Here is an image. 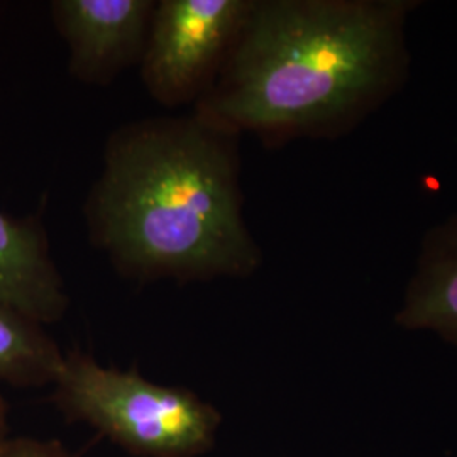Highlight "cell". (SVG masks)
<instances>
[{"label": "cell", "mask_w": 457, "mask_h": 457, "mask_svg": "<svg viewBox=\"0 0 457 457\" xmlns=\"http://www.w3.org/2000/svg\"><path fill=\"white\" fill-rule=\"evenodd\" d=\"M237 137L196 111L134 120L111 134L85 217L92 243L120 275L192 283L258 270Z\"/></svg>", "instance_id": "cell-1"}, {"label": "cell", "mask_w": 457, "mask_h": 457, "mask_svg": "<svg viewBox=\"0 0 457 457\" xmlns=\"http://www.w3.org/2000/svg\"><path fill=\"white\" fill-rule=\"evenodd\" d=\"M407 12L392 0H253L194 111L266 141L334 136L403 75Z\"/></svg>", "instance_id": "cell-2"}, {"label": "cell", "mask_w": 457, "mask_h": 457, "mask_svg": "<svg viewBox=\"0 0 457 457\" xmlns=\"http://www.w3.org/2000/svg\"><path fill=\"white\" fill-rule=\"evenodd\" d=\"M53 386L66 417L137 457L204 456L222 424L220 411L195 393L102 366L82 351L65 354Z\"/></svg>", "instance_id": "cell-3"}, {"label": "cell", "mask_w": 457, "mask_h": 457, "mask_svg": "<svg viewBox=\"0 0 457 457\" xmlns=\"http://www.w3.org/2000/svg\"><path fill=\"white\" fill-rule=\"evenodd\" d=\"M253 0H160L141 58V80L160 105L198 104L212 88Z\"/></svg>", "instance_id": "cell-4"}, {"label": "cell", "mask_w": 457, "mask_h": 457, "mask_svg": "<svg viewBox=\"0 0 457 457\" xmlns=\"http://www.w3.org/2000/svg\"><path fill=\"white\" fill-rule=\"evenodd\" d=\"M154 0H54L51 16L75 80L105 87L141 63Z\"/></svg>", "instance_id": "cell-5"}, {"label": "cell", "mask_w": 457, "mask_h": 457, "mask_svg": "<svg viewBox=\"0 0 457 457\" xmlns=\"http://www.w3.org/2000/svg\"><path fill=\"white\" fill-rule=\"evenodd\" d=\"M0 302L41 326L62 320L68 311L65 281L34 219L0 212Z\"/></svg>", "instance_id": "cell-6"}, {"label": "cell", "mask_w": 457, "mask_h": 457, "mask_svg": "<svg viewBox=\"0 0 457 457\" xmlns=\"http://www.w3.org/2000/svg\"><path fill=\"white\" fill-rule=\"evenodd\" d=\"M395 322L437 334L457 349V217L427 236Z\"/></svg>", "instance_id": "cell-7"}, {"label": "cell", "mask_w": 457, "mask_h": 457, "mask_svg": "<svg viewBox=\"0 0 457 457\" xmlns=\"http://www.w3.org/2000/svg\"><path fill=\"white\" fill-rule=\"evenodd\" d=\"M63 358L41 324L0 302V381L53 385Z\"/></svg>", "instance_id": "cell-8"}, {"label": "cell", "mask_w": 457, "mask_h": 457, "mask_svg": "<svg viewBox=\"0 0 457 457\" xmlns=\"http://www.w3.org/2000/svg\"><path fill=\"white\" fill-rule=\"evenodd\" d=\"M0 457H75L56 442L19 441L2 444Z\"/></svg>", "instance_id": "cell-9"}, {"label": "cell", "mask_w": 457, "mask_h": 457, "mask_svg": "<svg viewBox=\"0 0 457 457\" xmlns=\"http://www.w3.org/2000/svg\"><path fill=\"white\" fill-rule=\"evenodd\" d=\"M2 434H4V410H2V405H0V447H2Z\"/></svg>", "instance_id": "cell-10"}]
</instances>
